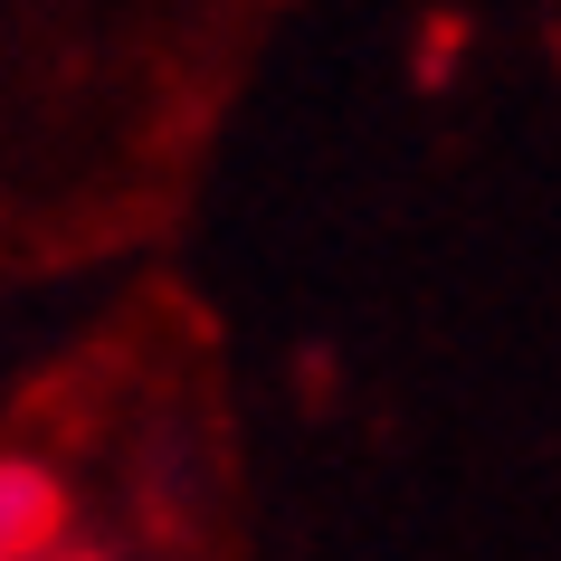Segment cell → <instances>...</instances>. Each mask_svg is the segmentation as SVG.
I'll list each match as a JSON object with an SVG mask.
<instances>
[{
	"instance_id": "obj_1",
	"label": "cell",
	"mask_w": 561,
	"mask_h": 561,
	"mask_svg": "<svg viewBox=\"0 0 561 561\" xmlns=\"http://www.w3.org/2000/svg\"><path fill=\"white\" fill-rule=\"evenodd\" d=\"M67 533V495L48 485V467L0 457V561H48Z\"/></svg>"
}]
</instances>
